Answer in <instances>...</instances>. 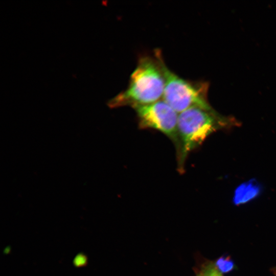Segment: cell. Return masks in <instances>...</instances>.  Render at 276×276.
I'll list each match as a JSON object with an SVG mask.
<instances>
[{
	"label": "cell",
	"instance_id": "4",
	"mask_svg": "<svg viewBox=\"0 0 276 276\" xmlns=\"http://www.w3.org/2000/svg\"><path fill=\"white\" fill-rule=\"evenodd\" d=\"M141 129H152L162 132L174 144L176 151L179 147L178 113L163 99L155 102L132 107Z\"/></svg>",
	"mask_w": 276,
	"mask_h": 276
},
{
	"label": "cell",
	"instance_id": "5",
	"mask_svg": "<svg viewBox=\"0 0 276 276\" xmlns=\"http://www.w3.org/2000/svg\"><path fill=\"white\" fill-rule=\"evenodd\" d=\"M262 192V186L255 179L240 185L235 190L233 201L236 204L245 203L257 197Z\"/></svg>",
	"mask_w": 276,
	"mask_h": 276
},
{
	"label": "cell",
	"instance_id": "2",
	"mask_svg": "<svg viewBox=\"0 0 276 276\" xmlns=\"http://www.w3.org/2000/svg\"><path fill=\"white\" fill-rule=\"evenodd\" d=\"M230 123L212 108L194 107L178 113L179 147L176 156L179 172L184 171L186 160L192 151L212 133Z\"/></svg>",
	"mask_w": 276,
	"mask_h": 276
},
{
	"label": "cell",
	"instance_id": "7",
	"mask_svg": "<svg viewBox=\"0 0 276 276\" xmlns=\"http://www.w3.org/2000/svg\"><path fill=\"white\" fill-rule=\"evenodd\" d=\"M218 266L220 270L223 272H227L231 270L233 267V263L229 261L228 259H220L218 262Z\"/></svg>",
	"mask_w": 276,
	"mask_h": 276
},
{
	"label": "cell",
	"instance_id": "8",
	"mask_svg": "<svg viewBox=\"0 0 276 276\" xmlns=\"http://www.w3.org/2000/svg\"><path fill=\"white\" fill-rule=\"evenodd\" d=\"M274 273H276V268H274Z\"/></svg>",
	"mask_w": 276,
	"mask_h": 276
},
{
	"label": "cell",
	"instance_id": "6",
	"mask_svg": "<svg viewBox=\"0 0 276 276\" xmlns=\"http://www.w3.org/2000/svg\"><path fill=\"white\" fill-rule=\"evenodd\" d=\"M197 276H222L217 267L212 264L204 266Z\"/></svg>",
	"mask_w": 276,
	"mask_h": 276
},
{
	"label": "cell",
	"instance_id": "3",
	"mask_svg": "<svg viewBox=\"0 0 276 276\" xmlns=\"http://www.w3.org/2000/svg\"><path fill=\"white\" fill-rule=\"evenodd\" d=\"M164 75L165 87L163 99L179 113L190 108L211 109L206 99L208 85L205 83L184 79L171 71L166 65L162 53L156 50Z\"/></svg>",
	"mask_w": 276,
	"mask_h": 276
},
{
	"label": "cell",
	"instance_id": "9",
	"mask_svg": "<svg viewBox=\"0 0 276 276\" xmlns=\"http://www.w3.org/2000/svg\"></svg>",
	"mask_w": 276,
	"mask_h": 276
},
{
	"label": "cell",
	"instance_id": "1",
	"mask_svg": "<svg viewBox=\"0 0 276 276\" xmlns=\"http://www.w3.org/2000/svg\"><path fill=\"white\" fill-rule=\"evenodd\" d=\"M165 87L164 75L160 61L154 57L143 55L131 73L128 87L107 102L114 108L151 104L163 97Z\"/></svg>",
	"mask_w": 276,
	"mask_h": 276
}]
</instances>
